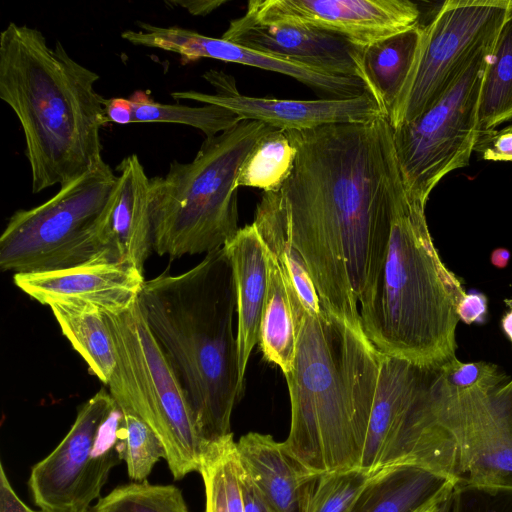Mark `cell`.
<instances>
[{"instance_id":"6da1fadb","label":"cell","mask_w":512,"mask_h":512,"mask_svg":"<svg viewBox=\"0 0 512 512\" xmlns=\"http://www.w3.org/2000/svg\"><path fill=\"white\" fill-rule=\"evenodd\" d=\"M285 131L297 151L277 191L290 240L321 307L363 331L360 309L376 291L393 219L407 200L393 127L381 115Z\"/></svg>"},{"instance_id":"7a4b0ae2","label":"cell","mask_w":512,"mask_h":512,"mask_svg":"<svg viewBox=\"0 0 512 512\" xmlns=\"http://www.w3.org/2000/svg\"><path fill=\"white\" fill-rule=\"evenodd\" d=\"M138 303L187 394L203 443L231 434L244 385L233 329L236 288L225 247L184 273L145 281Z\"/></svg>"},{"instance_id":"3957f363","label":"cell","mask_w":512,"mask_h":512,"mask_svg":"<svg viewBox=\"0 0 512 512\" xmlns=\"http://www.w3.org/2000/svg\"><path fill=\"white\" fill-rule=\"evenodd\" d=\"M98 79L36 28L11 22L1 32L0 98L22 127L33 193L65 186L103 160L100 129L108 119Z\"/></svg>"},{"instance_id":"277c9868","label":"cell","mask_w":512,"mask_h":512,"mask_svg":"<svg viewBox=\"0 0 512 512\" xmlns=\"http://www.w3.org/2000/svg\"><path fill=\"white\" fill-rule=\"evenodd\" d=\"M381 358L363 331L324 308L306 312L284 375L291 421L283 445L311 473L359 468Z\"/></svg>"},{"instance_id":"5b68a950","label":"cell","mask_w":512,"mask_h":512,"mask_svg":"<svg viewBox=\"0 0 512 512\" xmlns=\"http://www.w3.org/2000/svg\"><path fill=\"white\" fill-rule=\"evenodd\" d=\"M425 206L407 197L398 209L376 291L360 316L380 354L440 367L456 358L457 308L466 292L434 246Z\"/></svg>"},{"instance_id":"8992f818","label":"cell","mask_w":512,"mask_h":512,"mask_svg":"<svg viewBox=\"0 0 512 512\" xmlns=\"http://www.w3.org/2000/svg\"><path fill=\"white\" fill-rule=\"evenodd\" d=\"M274 127L241 120L205 138L189 163L174 160L150 178L153 252L179 258L223 247L238 227L235 181L258 140Z\"/></svg>"},{"instance_id":"52a82bcc","label":"cell","mask_w":512,"mask_h":512,"mask_svg":"<svg viewBox=\"0 0 512 512\" xmlns=\"http://www.w3.org/2000/svg\"><path fill=\"white\" fill-rule=\"evenodd\" d=\"M105 317L117 350L109 393L120 408L133 412L158 436L175 480L198 472L204 443L193 410L138 299L124 311L105 313Z\"/></svg>"},{"instance_id":"ba28073f","label":"cell","mask_w":512,"mask_h":512,"mask_svg":"<svg viewBox=\"0 0 512 512\" xmlns=\"http://www.w3.org/2000/svg\"><path fill=\"white\" fill-rule=\"evenodd\" d=\"M117 180L102 160L46 202L14 212L0 236V268L38 273L92 263L96 230Z\"/></svg>"},{"instance_id":"9c48e42d","label":"cell","mask_w":512,"mask_h":512,"mask_svg":"<svg viewBox=\"0 0 512 512\" xmlns=\"http://www.w3.org/2000/svg\"><path fill=\"white\" fill-rule=\"evenodd\" d=\"M428 413L452 445L458 488L512 490V378L455 390L439 368Z\"/></svg>"},{"instance_id":"30bf717a","label":"cell","mask_w":512,"mask_h":512,"mask_svg":"<svg viewBox=\"0 0 512 512\" xmlns=\"http://www.w3.org/2000/svg\"><path fill=\"white\" fill-rule=\"evenodd\" d=\"M492 46L481 49L431 107L393 129L396 156L409 199L426 204L432 190L448 173L469 165L480 133L479 98Z\"/></svg>"},{"instance_id":"8fae6325","label":"cell","mask_w":512,"mask_h":512,"mask_svg":"<svg viewBox=\"0 0 512 512\" xmlns=\"http://www.w3.org/2000/svg\"><path fill=\"white\" fill-rule=\"evenodd\" d=\"M123 435L122 411L101 389L78 409L58 446L31 468L27 484L41 512H89L123 461Z\"/></svg>"},{"instance_id":"7c38bea8","label":"cell","mask_w":512,"mask_h":512,"mask_svg":"<svg viewBox=\"0 0 512 512\" xmlns=\"http://www.w3.org/2000/svg\"><path fill=\"white\" fill-rule=\"evenodd\" d=\"M512 12V0H447L424 25L413 71L389 117L393 129L441 98L473 57L494 43Z\"/></svg>"},{"instance_id":"4fadbf2b","label":"cell","mask_w":512,"mask_h":512,"mask_svg":"<svg viewBox=\"0 0 512 512\" xmlns=\"http://www.w3.org/2000/svg\"><path fill=\"white\" fill-rule=\"evenodd\" d=\"M420 17L410 0H250L237 20L311 27L363 47L419 25Z\"/></svg>"},{"instance_id":"5bb4252c","label":"cell","mask_w":512,"mask_h":512,"mask_svg":"<svg viewBox=\"0 0 512 512\" xmlns=\"http://www.w3.org/2000/svg\"><path fill=\"white\" fill-rule=\"evenodd\" d=\"M203 77L216 90L207 94L194 90L172 92L175 100H192L226 108L241 120H255L282 130H307L329 124L363 123L384 115L374 97L365 91L358 97L292 100L240 94L232 77L207 71Z\"/></svg>"},{"instance_id":"9a60e30c","label":"cell","mask_w":512,"mask_h":512,"mask_svg":"<svg viewBox=\"0 0 512 512\" xmlns=\"http://www.w3.org/2000/svg\"><path fill=\"white\" fill-rule=\"evenodd\" d=\"M137 26L139 30H126L121 37L133 45L176 53L183 64L211 58L256 67L290 76L338 99L358 97L367 91L358 77L328 75L223 38L205 36L179 26L160 27L144 22H137Z\"/></svg>"},{"instance_id":"2e32d148","label":"cell","mask_w":512,"mask_h":512,"mask_svg":"<svg viewBox=\"0 0 512 512\" xmlns=\"http://www.w3.org/2000/svg\"><path fill=\"white\" fill-rule=\"evenodd\" d=\"M438 373L439 367L382 355L359 469L376 474L387 468L427 400Z\"/></svg>"},{"instance_id":"e0dca14e","label":"cell","mask_w":512,"mask_h":512,"mask_svg":"<svg viewBox=\"0 0 512 512\" xmlns=\"http://www.w3.org/2000/svg\"><path fill=\"white\" fill-rule=\"evenodd\" d=\"M116 171L117 185L96 230L92 263L127 264L143 272L153 251L150 178L136 154L125 157Z\"/></svg>"},{"instance_id":"ac0fdd59","label":"cell","mask_w":512,"mask_h":512,"mask_svg":"<svg viewBox=\"0 0 512 512\" xmlns=\"http://www.w3.org/2000/svg\"><path fill=\"white\" fill-rule=\"evenodd\" d=\"M14 284L43 305L89 304L105 313H119L137 299L145 283L143 272L116 263H88L67 269L18 273Z\"/></svg>"},{"instance_id":"d6986e66","label":"cell","mask_w":512,"mask_h":512,"mask_svg":"<svg viewBox=\"0 0 512 512\" xmlns=\"http://www.w3.org/2000/svg\"><path fill=\"white\" fill-rule=\"evenodd\" d=\"M221 38L328 75L359 78L358 46L333 33L297 25L243 24L234 19Z\"/></svg>"},{"instance_id":"ffe728a7","label":"cell","mask_w":512,"mask_h":512,"mask_svg":"<svg viewBox=\"0 0 512 512\" xmlns=\"http://www.w3.org/2000/svg\"><path fill=\"white\" fill-rule=\"evenodd\" d=\"M241 465L276 512H308L320 475L308 471L269 434L249 432L237 441Z\"/></svg>"},{"instance_id":"44dd1931","label":"cell","mask_w":512,"mask_h":512,"mask_svg":"<svg viewBox=\"0 0 512 512\" xmlns=\"http://www.w3.org/2000/svg\"><path fill=\"white\" fill-rule=\"evenodd\" d=\"M236 288L237 346L240 382L244 385L250 355L259 343L269 280V253L254 224L240 228L224 245Z\"/></svg>"},{"instance_id":"7402d4cb","label":"cell","mask_w":512,"mask_h":512,"mask_svg":"<svg viewBox=\"0 0 512 512\" xmlns=\"http://www.w3.org/2000/svg\"><path fill=\"white\" fill-rule=\"evenodd\" d=\"M424 37L421 23L357 50L359 78L389 119L413 71Z\"/></svg>"},{"instance_id":"603a6c76","label":"cell","mask_w":512,"mask_h":512,"mask_svg":"<svg viewBox=\"0 0 512 512\" xmlns=\"http://www.w3.org/2000/svg\"><path fill=\"white\" fill-rule=\"evenodd\" d=\"M455 486L453 478L424 467L385 468L352 512H419L441 500Z\"/></svg>"},{"instance_id":"cb8c5ba5","label":"cell","mask_w":512,"mask_h":512,"mask_svg":"<svg viewBox=\"0 0 512 512\" xmlns=\"http://www.w3.org/2000/svg\"><path fill=\"white\" fill-rule=\"evenodd\" d=\"M253 224L286 282L295 288L306 312L319 314L322 308L317 292L303 257L290 240L278 192H263Z\"/></svg>"},{"instance_id":"d4e9b609","label":"cell","mask_w":512,"mask_h":512,"mask_svg":"<svg viewBox=\"0 0 512 512\" xmlns=\"http://www.w3.org/2000/svg\"><path fill=\"white\" fill-rule=\"evenodd\" d=\"M49 307L63 335L94 375L108 385L117 368V350L105 312L89 304L55 303Z\"/></svg>"},{"instance_id":"484cf974","label":"cell","mask_w":512,"mask_h":512,"mask_svg":"<svg viewBox=\"0 0 512 512\" xmlns=\"http://www.w3.org/2000/svg\"><path fill=\"white\" fill-rule=\"evenodd\" d=\"M259 346L264 359L277 365L284 375L292 370L296 353L292 306L283 274L270 253L268 290L261 320Z\"/></svg>"},{"instance_id":"4316f807","label":"cell","mask_w":512,"mask_h":512,"mask_svg":"<svg viewBox=\"0 0 512 512\" xmlns=\"http://www.w3.org/2000/svg\"><path fill=\"white\" fill-rule=\"evenodd\" d=\"M205 512H245L242 465L233 434L203 445L200 467Z\"/></svg>"},{"instance_id":"83f0119b","label":"cell","mask_w":512,"mask_h":512,"mask_svg":"<svg viewBox=\"0 0 512 512\" xmlns=\"http://www.w3.org/2000/svg\"><path fill=\"white\" fill-rule=\"evenodd\" d=\"M512 121V12L499 30L485 66L478 107L480 131Z\"/></svg>"},{"instance_id":"f1b7e54d","label":"cell","mask_w":512,"mask_h":512,"mask_svg":"<svg viewBox=\"0 0 512 512\" xmlns=\"http://www.w3.org/2000/svg\"><path fill=\"white\" fill-rule=\"evenodd\" d=\"M296 148L287 132L273 128L264 134L242 163L235 188L253 187L264 192H277L290 177L296 159Z\"/></svg>"},{"instance_id":"f546056e","label":"cell","mask_w":512,"mask_h":512,"mask_svg":"<svg viewBox=\"0 0 512 512\" xmlns=\"http://www.w3.org/2000/svg\"><path fill=\"white\" fill-rule=\"evenodd\" d=\"M129 100L133 108L132 123L183 124L200 130L206 138L214 137L241 121L236 114L217 105L160 103L142 90L135 91Z\"/></svg>"},{"instance_id":"4dcf8cb0","label":"cell","mask_w":512,"mask_h":512,"mask_svg":"<svg viewBox=\"0 0 512 512\" xmlns=\"http://www.w3.org/2000/svg\"><path fill=\"white\" fill-rule=\"evenodd\" d=\"M89 512H190L182 491L174 485L132 481L98 499Z\"/></svg>"},{"instance_id":"1f68e13d","label":"cell","mask_w":512,"mask_h":512,"mask_svg":"<svg viewBox=\"0 0 512 512\" xmlns=\"http://www.w3.org/2000/svg\"><path fill=\"white\" fill-rule=\"evenodd\" d=\"M378 474L354 468L320 475L308 512H352Z\"/></svg>"},{"instance_id":"d6a6232c","label":"cell","mask_w":512,"mask_h":512,"mask_svg":"<svg viewBox=\"0 0 512 512\" xmlns=\"http://www.w3.org/2000/svg\"><path fill=\"white\" fill-rule=\"evenodd\" d=\"M123 415L124 435L122 459L132 481L142 482L155 464L165 459V449L153 430L133 412L120 408Z\"/></svg>"},{"instance_id":"836d02e7","label":"cell","mask_w":512,"mask_h":512,"mask_svg":"<svg viewBox=\"0 0 512 512\" xmlns=\"http://www.w3.org/2000/svg\"><path fill=\"white\" fill-rule=\"evenodd\" d=\"M440 374L443 382L455 390L470 389L507 377L495 364L485 361L462 362L457 357L440 366Z\"/></svg>"},{"instance_id":"e575fe53","label":"cell","mask_w":512,"mask_h":512,"mask_svg":"<svg viewBox=\"0 0 512 512\" xmlns=\"http://www.w3.org/2000/svg\"><path fill=\"white\" fill-rule=\"evenodd\" d=\"M456 488L459 512H512V490Z\"/></svg>"},{"instance_id":"d590c367","label":"cell","mask_w":512,"mask_h":512,"mask_svg":"<svg viewBox=\"0 0 512 512\" xmlns=\"http://www.w3.org/2000/svg\"><path fill=\"white\" fill-rule=\"evenodd\" d=\"M474 151L488 161L512 162V125L502 130L480 131Z\"/></svg>"},{"instance_id":"8d00e7d4","label":"cell","mask_w":512,"mask_h":512,"mask_svg":"<svg viewBox=\"0 0 512 512\" xmlns=\"http://www.w3.org/2000/svg\"><path fill=\"white\" fill-rule=\"evenodd\" d=\"M457 314L465 324H484L488 315L487 296L478 291L466 293L460 301Z\"/></svg>"},{"instance_id":"74e56055","label":"cell","mask_w":512,"mask_h":512,"mask_svg":"<svg viewBox=\"0 0 512 512\" xmlns=\"http://www.w3.org/2000/svg\"><path fill=\"white\" fill-rule=\"evenodd\" d=\"M241 487L245 512H276L242 467Z\"/></svg>"},{"instance_id":"f35d334b","label":"cell","mask_w":512,"mask_h":512,"mask_svg":"<svg viewBox=\"0 0 512 512\" xmlns=\"http://www.w3.org/2000/svg\"><path fill=\"white\" fill-rule=\"evenodd\" d=\"M0 512H36L17 496L2 464L0 465Z\"/></svg>"},{"instance_id":"ab89813d","label":"cell","mask_w":512,"mask_h":512,"mask_svg":"<svg viewBox=\"0 0 512 512\" xmlns=\"http://www.w3.org/2000/svg\"><path fill=\"white\" fill-rule=\"evenodd\" d=\"M104 110L108 122L122 125L132 123L133 108L128 98L114 97L105 99Z\"/></svg>"},{"instance_id":"60d3db41","label":"cell","mask_w":512,"mask_h":512,"mask_svg":"<svg viewBox=\"0 0 512 512\" xmlns=\"http://www.w3.org/2000/svg\"><path fill=\"white\" fill-rule=\"evenodd\" d=\"M226 0H198V1H172L170 3L179 5L195 16H205L225 4Z\"/></svg>"},{"instance_id":"b9f144b4","label":"cell","mask_w":512,"mask_h":512,"mask_svg":"<svg viewBox=\"0 0 512 512\" xmlns=\"http://www.w3.org/2000/svg\"><path fill=\"white\" fill-rule=\"evenodd\" d=\"M433 512H459V495L456 486L435 505Z\"/></svg>"},{"instance_id":"7bdbcfd3","label":"cell","mask_w":512,"mask_h":512,"mask_svg":"<svg viewBox=\"0 0 512 512\" xmlns=\"http://www.w3.org/2000/svg\"><path fill=\"white\" fill-rule=\"evenodd\" d=\"M504 303L507 307V310L501 319V328L504 334L512 343V299L506 298Z\"/></svg>"},{"instance_id":"ee69618b","label":"cell","mask_w":512,"mask_h":512,"mask_svg":"<svg viewBox=\"0 0 512 512\" xmlns=\"http://www.w3.org/2000/svg\"><path fill=\"white\" fill-rule=\"evenodd\" d=\"M510 252L505 248H497L491 254V262L497 268H505L510 260Z\"/></svg>"},{"instance_id":"f6af8a7d","label":"cell","mask_w":512,"mask_h":512,"mask_svg":"<svg viewBox=\"0 0 512 512\" xmlns=\"http://www.w3.org/2000/svg\"><path fill=\"white\" fill-rule=\"evenodd\" d=\"M439 501H440V500H439ZM439 501H438V502H439ZM438 502H436L435 504L430 505V506H428V507L424 508L423 510H421V511H419V512H433L434 507H435V505H436Z\"/></svg>"}]
</instances>
